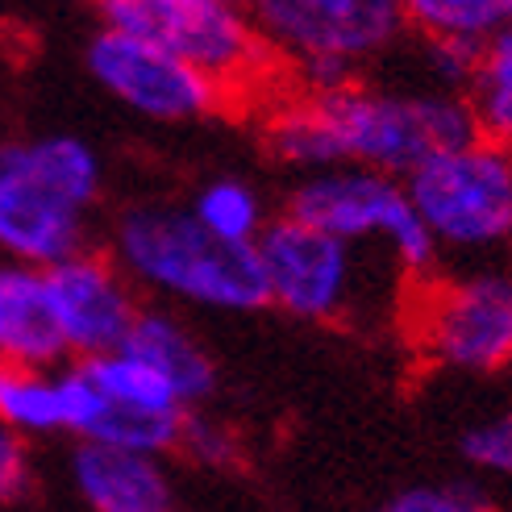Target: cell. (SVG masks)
Wrapping results in <instances>:
<instances>
[{"mask_svg": "<svg viewBox=\"0 0 512 512\" xmlns=\"http://www.w3.org/2000/svg\"><path fill=\"white\" fill-rule=\"evenodd\" d=\"M475 138L467 100L438 88L292 92L263 113V146L279 167L300 175L329 167H367L408 179L438 150Z\"/></svg>", "mask_w": 512, "mask_h": 512, "instance_id": "6da1fadb", "label": "cell"}, {"mask_svg": "<svg viewBox=\"0 0 512 512\" xmlns=\"http://www.w3.org/2000/svg\"><path fill=\"white\" fill-rule=\"evenodd\" d=\"M109 259L130 284L204 313H259L267 288L254 246L221 242L204 229L188 204L146 200L121 209L109 229Z\"/></svg>", "mask_w": 512, "mask_h": 512, "instance_id": "7a4b0ae2", "label": "cell"}, {"mask_svg": "<svg viewBox=\"0 0 512 512\" xmlns=\"http://www.w3.org/2000/svg\"><path fill=\"white\" fill-rule=\"evenodd\" d=\"M100 30L130 34L184 59L234 100L263 96L279 59L242 0H92Z\"/></svg>", "mask_w": 512, "mask_h": 512, "instance_id": "3957f363", "label": "cell"}, {"mask_svg": "<svg viewBox=\"0 0 512 512\" xmlns=\"http://www.w3.org/2000/svg\"><path fill=\"white\" fill-rule=\"evenodd\" d=\"M288 217L321 234H334L346 246H383L408 279H429L442 254L408 200L404 179L367 167H329L300 175L288 196Z\"/></svg>", "mask_w": 512, "mask_h": 512, "instance_id": "277c9868", "label": "cell"}, {"mask_svg": "<svg viewBox=\"0 0 512 512\" xmlns=\"http://www.w3.org/2000/svg\"><path fill=\"white\" fill-rule=\"evenodd\" d=\"M404 188L438 250L479 254L512 238V150L488 138L438 150Z\"/></svg>", "mask_w": 512, "mask_h": 512, "instance_id": "5b68a950", "label": "cell"}, {"mask_svg": "<svg viewBox=\"0 0 512 512\" xmlns=\"http://www.w3.org/2000/svg\"><path fill=\"white\" fill-rule=\"evenodd\" d=\"M413 346L425 363L458 375L512 367V279L475 271L425 284L413 304Z\"/></svg>", "mask_w": 512, "mask_h": 512, "instance_id": "8992f818", "label": "cell"}, {"mask_svg": "<svg viewBox=\"0 0 512 512\" xmlns=\"http://www.w3.org/2000/svg\"><path fill=\"white\" fill-rule=\"evenodd\" d=\"M279 67L346 63L363 71L404 34L396 0H242Z\"/></svg>", "mask_w": 512, "mask_h": 512, "instance_id": "52a82bcc", "label": "cell"}, {"mask_svg": "<svg viewBox=\"0 0 512 512\" xmlns=\"http://www.w3.org/2000/svg\"><path fill=\"white\" fill-rule=\"evenodd\" d=\"M84 63L100 92L155 125H196L234 105L204 71L117 30H96L84 46Z\"/></svg>", "mask_w": 512, "mask_h": 512, "instance_id": "ba28073f", "label": "cell"}, {"mask_svg": "<svg viewBox=\"0 0 512 512\" xmlns=\"http://www.w3.org/2000/svg\"><path fill=\"white\" fill-rule=\"evenodd\" d=\"M267 288V309L309 325H334L350 313L358 292V246L304 225L296 217H271L254 242Z\"/></svg>", "mask_w": 512, "mask_h": 512, "instance_id": "9c48e42d", "label": "cell"}, {"mask_svg": "<svg viewBox=\"0 0 512 512\" xmlns=\"http://www.w3.org/2000/svg\"><path fill=\"white\" fill-rule=\"evenodd\" d=\"M50 317L63 338V350L71 363L113 354L125 346L130 329L142 313L138 288L130 284L109 254H96L92 246L71 254V259L42 271Z\"/></svg>", "mask_w": 512, "mask_h": 512, "instance_id": "30bf717a", "label": "cell"}, {"mask_svg": "<svg viewBox=\"0 0 512 512\" xmlns=\"http://www.w3.org/2000/svg\"><path fill=\"white\" fill-rule=\"evenodd\" d=\"M88 229V213L25 167L13 138L0 142V259L46 271L88 250Z\"/></svg>", "mask_w": 512, "mask_h": 512, "instance_id": "8fae6325", "label": "cell"}, {"mask_svg": "<svg viewBox=\"0 0 512 512\" xmlns=\"http://www.w3.org/2000/svg\"><path fill=\"white\" fill-rule=\"evenodd\" d=\"M67 475L88 512H171L175 504V479L159 454L75 442Z\"/></svg>", "mask_w": 512, "mask_h": 512, "instance_id": "7c38bea8", "label": "cell"}, {"mask_svg": "<svg viewBox=\"0 0 512 512\" xmlns=\"http://www.w3.org/2000/svg\"><path fill=\"white\" fill-rule=\"evenodd\" d=\"M121 350L142 358L179 396V404H184L188 413H200V404H209V396L217 392V363H213L209 346L171 309H142Z\"/></svg>", "mask_w": 512, "mask_h": 512, "instance_id": "4fadbf2b", "label": "cell"}, {"mask_svg": "<svg viewBox=\"0 0 512 512\" xmlns=\"http://www.w3.org/2000/svg\"><path fill=\"white\" fill-rule=\"evenodd\" d=\"M0 363L63 367L67 350L50 317L46 279L38 267L0 259Z\"/></svg>", "mask_w": 512, "mask_h": 512, "instance_id": "5bb4252c", "label": "cell"}, {"mask_svg": "<svg viewBox=\"0 0 512 512\" xmlns=\"http://www.w3.org/2000/svg\"><path fill=\"white\" fill-rule=\"evenodd\" d=\"M13 146L38 179H46L67 204L92 217L100 196H105V159L80 134H34L13 138Z\"/></svg>", "mask_w": 512, "mask_h": 512, "instance_id": "9a60e30c", "label": "cell"}, {"mask_svg": "<svg viewBox=\"0 0 512 512\" xmlns=\"http://www.w3.org/2000/svg\"><path fill=\"white\" fill-rule=\"evenodd\" d=\"M0 429H9L21 442L67 433L59 367L0 363Z\"/></svg>", "mask_w": 512, "mask_h": 512, "instance_id": "2e32d148", "label": "cell"}, {"mask_svg": "<svg viewBox=\"0 0 512 512\" xmlns=\"http://www.w3.org/2000/svg\"><path fill=\"white\" fill-rule=\"evenodd\" d=\"M404 30L425 42H467L483 46L512 25V0H396Z\"/></svg>", "mask_w": 512, "mask_h": 512, "instance_id": "e0dca14e", "label": "cell"}, {"mask_svg": "<svg viewBox=\"0 0 512 512\" xmlns=\"http://www.w3.org/2000/svg\"><path fill=\"white\" fill-rule=\"evenodd\" d=\"M192 217L209 229L213 238L234 242V246H254L263 238V229L271 221L263 192L242 175H213L192 192L188 200Z\"/></svg>", "mask_w": 512, "mask_h": 512, "instance_id": "ac0fdd59", "label": "cell"}, {"mask_svg": "<svg viewBox=\"0 0 512 512\" xmlns=\"http://www.w3.org/2000/svg\"><path fill=\"white\" fill-rule=\"evenodd\" d=\"M463 100L471 109L475 134L512 150V25L479 46Z\"/></svg>", "mask_w": 512, "mask_h": 512, "instance_id": "d6986e66", "label": "cell"}, {"mask_svg": "<svg viewBox=\"0 0 512 512\" xmlns=\"http://www.w3.org/2000/svg\"><path fill=\"white\" fill-rule=\"evenodd\" d=\"M80 367L100 388V396L113 400L117 408H130V413H142V417H188V408L179 404V396L130 350L88 358Z\"/></svg>", "mask_w": 512, "mask_h": 512, "instance_id": "ffe728a7", "label": "cell"}, {"mask_svg": "<svg viewBox=\"0 0 512 512\" xmlns=\"http://www.w3.org/2000/svg\"><path fill=\"white\" fill-rule=\"evenodd\" d=\"M458 454H463V463L479 475L512 479V408L475 421L463 433V442H458Z\"/></svg>", "mask_w": 512, "mask_h": 512, "instance_id": "44dd1931", "label": "cell"}, {"mask_svg": "<svg viewBox=\"0 0 512 512\" xmlns=\"http://www.w3.org/2000/svg\"><path fill=\"white\" fill-rule=\"evenodd\" d=\"M371 512H492L471 483H417L388 500H379Z\"/></svg>", "mask_w": 512, "mask_h": 512, "instance_id": "7402d4cb", "label": "cell"}, {"mask_svg": "<svg viewBox=\"0 0 512 512\" xmlns=\"http://www.w3.org/2000/svg\"><path fill=\"white\" fill-rule=\"evenodd\" d=\"M179 450L209 471H229L238 463V433L209 413H188L184 433H179Z\"/></svg>", "mask_w": 512, "mask_h": 512, "instance_id": "603a6c76", "label": "cell"}, {"mask_svg": "<svg viewBox=\"0 0 512 512\" xmlns=\"http://www.w3.org/2000/svg\"><path fill=\"white\" fill-rule=\"evenodd\" d=\"M30 492H34L30 442H21L9 429H0V504H21Z\"/></svg>", "mask_w": 512, "mask_h": 512, "instance_id": "cb8c5ba5", "label": "cell"}, {"mask_svg": "<svg viewBox=\"0 0 512 512\" xmlns=\"http://www.w3.org/2000/svg\"><path fill=\"white\" fill-rule=\"evenodd\" d=\"M0 142H5V138H0Z\"/></svg>", "mask_w": 512, "mask_h": 512, "instance_id": "d4e9b609", "label": "cell"}]
</instances>
